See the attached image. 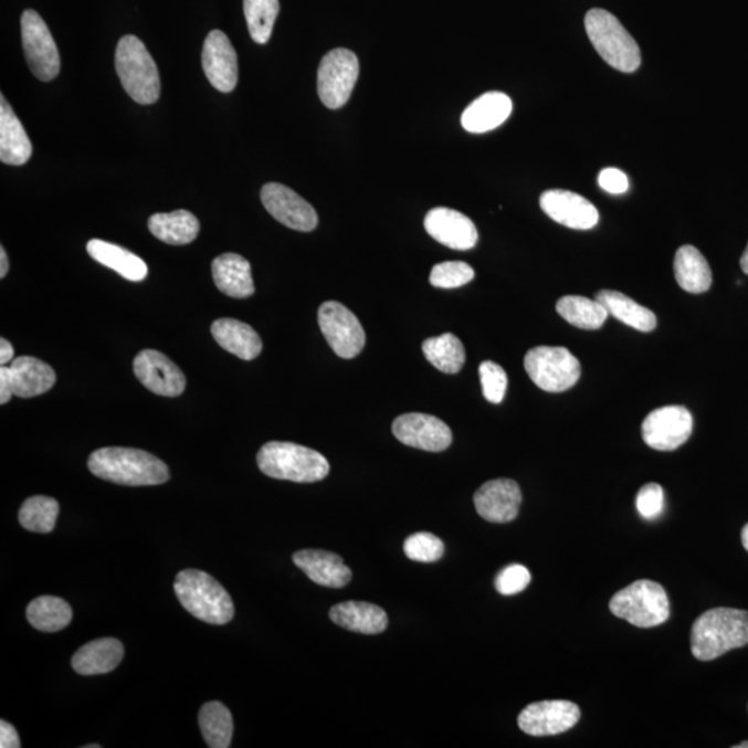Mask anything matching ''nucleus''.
I'll return each mask as SVG.
<instances>
[{
    "label": "nucleus",
    "instance_id": "nucleus-10",
    "mask_svg": "<svg viewBox=\"0 0 748 748\" xmlns=\"http://www.w3.org/2000/svg\"><path fill=\"white\" fill-rule=\"evenodd\" d=\"M21 38L32 74L43 82L53 81L60 73V54L56 42L45 21L35 10H25L21 15Z\"/></svg>",
    "mask_w": 748,
    "mask_h": 748
},
{
    "label": "nucleus",
    "instance_id": "nucleus-35",
    "mask_svg": "<svg viewBox=\"0 0 748 748\" xmlns=\"http://www.w3.org/2000/svg\"><path fill=\"white\" fill-rule=\"evenodd\" d=\"M422 349L425 359L442 373L455 375L462 370L464 362H466L463 344L452 333L428 338L423 343Z\"/></svg>",
    "mask_w": 748,
    "mask_h": 748
},
{
    "label": "nucleus",
    "instance_id": "nucleus-22",
    "mask_svg": "<svg viewBox=\"0 0 748 748\" xmlns=\"http://www.w3.org/2000/svg\"><path fill=\"white\" fill-rule=\"evenodd\" d=\"M513 103L509 96L502 92H487L474 101L462 114V125L467 133L485 134L510 117Z\"/></svg>",
    "mask_w": 748,
    "mask_h": 748
},
{
    "label": "nucleus",
    "instance_id": "nucleus-48",
    "mask_svg": "<svg viewBox=\"0 0 748 748\" xmlns=\"http://www.w3.org/2000/svg\"><path fill=\"white\" fill-rule=\"evenodd\" d=\"M9 272V259L7 251L4 249H0V277L4 278L7 277Z\"/></svg>",
    "mask_w": 748,
    "mask_h": 748
},
{
    "label": "nucleus",
    "instance_id": "nucleus-49",
    "mask_svg": "<svg viewBox=\"0 0 748 748\" xmlns=\"http://www.w3.org/2000/svg\"><path fill=\"white\" fill-rule=\"evenodd\" d=\"M740 267H741V271L745 272L746 275H748V244H747V247L745 250V253H742V255H741Z\"/></svg>",
    "mask_w": 748,
    "mask_h": 748
},
{
    "label": "nucleus",
    "instance_id": "nucleus-32",
    "mask_svg": "<svg viewBox=\"0 0 748 748\" xmlns=\"http://www.w3.org/2000/svg\"><path fill=\"white\" fill-rule=\"evenodd\" d=\"M149 229L152 236L172 245H185L194 242L200 232V222L192 212L178 210L169 214L150 217Z\"/></svg>",
    "mask_w": 748,
    "mask_h": 748
},
{
    "label": "nucleus",
    "instance_id": "nucleus-12",
    "mask_svg": "<svg viewBox=\"0 0 748 748\" xmlns=\"http://www.w3.org/2000/svg\"><path fill=\"white\" fill-rule=\"evenodd\" d=\"M692 431V413L685 407L659 408L642 424L644 442L653 450L662 452L678 450L691 439Z\"/></svg>",
    "mask_w": 748,
    "mask_h": 748
},
{
    "label": "nucleus",
    "instance_id": "nucleus-24",
    "mask_svg": "<svg viewBox=\"0 0 748 748\" xmlns=\"http://www.w3.org/2000/svg\"><path fill=\"white\" fill-rule=\"evenodd\" d=\"M123 643L113 638L96 639L74 654L71 664L76 674L91 676L112 673L123 662Z\"/></svg>",
    "mask_w": 748,
    "mask_h": 748
},
{
    "label": "nucleus",
    "instance_id": "nucleus-11",
    "mask_svg": "<svg viewBox=\"0 0 748 748\" xmlns=\"http://www.w3.org/2000/svg\"><path fill=\"white\" fill-rule=\"evenodd\" d=\"M318 320L326 341L338 357L351 359L362 352L366 343L364 327L357 316L343 304H322Z\"/></svg>",
    "mask_w": 748,
    "mask_h": 748
},
{
    "label": "nucleus",
    "instance_id": "nucleus-36",
    "mask_svg": "<svg viewBox=\"0 0 748 748\" xmlns=\"http://www.w3.org/2000/svg\"><path fill=\"white\" fill-rule=\"evenodd\" d=\"M199 724L207 746L211 748L231 747L233 718L231 712L220 702H210L200 709Z\"/></svg>",
    "mask_w": 748,
    "mask_h": 748
},
{
    "label": "nucleus",
    "instance_id": "nucleus-29",
    "mask_svg": "<svg viewBox=\"0 0 748 748\" xmlns=\"http://www.w3.org/2000/svg\"><path fill=\"white\" fill-rule=\"evenodd\" d=\"M86 251L93 260L110 267L127 281H145L147 273H149L146 262L138 255L130 253L127 249L119 247L117 244L105 242V240L92 239L86 244Z\"/></svg>",
    "mask_w": 748,
    "mask_h": 748
},
{
    "label": "nucleus",
    "instance_id": "nucleus-9",
    "mask_svg": "<svg viewBox=\"0 0 748 748\" xmlns=\"http://www.w3.org/2000/svg\"><path fill=\"white\" fill-rule=\"evenodd\" d=\"M359 76L357 54L348 49H333L322 59L318 70V93L327 108L336 110L349 101Z\"/></svg>",
    "mask_w": 748,
    "mask_h": 748
},
{
    "label": "nucleus",
    "instance_id": "nucleus-4",
    "mask_svg": "<svg viewBox=\"0 0 748 748\" xmlns=\"http://www.w3.org/2000/svg\"><path fill=\"white\" fill-rule=\"evenodd\" d=\"M256 463L265 476L294 483L320 482L330 473V464L322 453L293 442H267L256 455Z\"/></svg>",
    "mask_w": 748,
    "mask_h": 748
},
{
    "label": "nucleus",
    "instance_id": "nucleus-45",
    "mask_svg": "<svg viewBox=\"0 0 748 748\" xmlns=\"http://www.w3.org/2000/svg\"><path fill=\"white\" fill-rule=\"evenodd\" d=\"M0 747L2 748H20V737L12 724L7 720H0Z\"/></svg>",
    "mask_w": 748,
    "mask_h": 748
},
{
    "label": "nucleus",
    "instance_id": "nucleus-44",
    "mask_svg": "<svg viewBox=\"0 0 748 748\" xmlns=\"http://www.w3.org/2000/svg\"><path fill=\"white\" fill-rule=\"evenodd\" d=\"M600 188L610 194H624L630 189V179L620 169L604 168L599 173Z\"/></svg>",
    "mask_w": 748,
    "mask_h": 748
},
{
    "label": "nucleus",
    "instance_id": "nucleus-39",
    "mask_svg": "<svg viewBox=\"0 0 748 748\" xmlns=\"http://www.w3.org/2000/svg\"><path fill=\"white\" fill-rule=\"evenodd\" d=\"M403 551L408 559L418 563H435L445 554L444 542L430 533H417L411 535L403 544Z\"/></svg>",
    "mask_w": 748,
    "mask_h": 748
},
{
    "label": "nucleus",
    "instance_id": "nucleus-43",
    "mask_svg": "<svg viewBox=\"0 0 748 748\" xmlns=\"http://www.w3.org/2000/svg\"><path fill=\"white\" fill-rule=\"evenodd\" d=\"M639 515L646 520H656L664 510V489L662 485L650 483L643 485L636 496Z\"/></svg>",
    "mask_w": 748,
    "mask_h": 748
},
{
    "label": "nucleus",
    "instance_id": "nucleus-23",
    "mask_svg": "<svg viewBox=\"0 0 748 748\" xmlns=\"http://www.w3.org/2000/svg\"><path fill=\"white\" fill-rule=\"evenodd\" d=\"M13 394L20 398H34L45 394L56 383V371L42 360L32 357H19L8 366Z\"/></svg>",
    "mask_w": 748,
    "mask_h": 748
},
{
    "label": "nucleus",
    "instance_id": "nucleus-25",
    "mask_svg": "<svg viewBox=\"0 0 748 748\" xmlns=\"http://www.w3.org/2000/svg\"><path fill=\"white\" fill-rule=\"evenodd\" d=\"M212 277L220 292L232 298H249L255 292L251 265L244 256L226 253L212 262Z\"/></svg>",
    "mask_w": 748,
    "mask_h": 748
},
{
    "label": "nucleus",
    "instance_id": "nucleus-33",
    "mask_svg": "<svg viewBox=\"0 0 748 748\" xmlns=\"http://www.w3.org/2000/svg\"><path fill=\"white\" fill-rule=\"evenodd\" d=\"M556 310L561 318L582 330H598L609 318L602 303L582 296L561 297Z\"/></svg>",
    "mask_w": 748,
    "mask_h": 748
},
{
    "label": "nucleus",
    "instance_id": "nucleus-38",
    "mask_svg": "<svg viewBox=\"0 0 748 748\" xmlns=\"http://www.w3.org/2000/svg\"><path fill=\"white\" fill-rule=\"evenodd\" d=\"M244 15L254 42L264 45L271 40L281 4L278 0H244Z\"/></svg>",
    "mask_w": 748,
    "mask_h": 748
},
{
    "label": "nucleus",
    "instance_id": "nucleus-2",
    "mask_svg": "<svg viewBox=\"0 0 748 748\" xmlns=\"http://www.w3.org/2000/svg\"><path fill=\"white\" fill-rule=\"evenodd\" d=\"M748 644V613L745 610L717 608L706 611L693 624L691 647L700 662H713L730 650Z\"/></svg>",
    "mask_w": 748,
    "mask_h": 748
},
{
    "label": "nucleus",
    "instance_id": "nucleus-6",
    "mask_svg": "<svg viewBox=\"0 0 748 748\" xmlns=\"http://www.w3.org/2000/svg\"><path fill=\"white\" fill-rule=\"evenodd\" d=\"M116 70L125 92L139 105H152L160 97L158 69L145 43L134 35L123 36L116 51Z\"/></svg>",
    "mask_w": 748,
    "mask_h": 748
},
{
    "label": "nucleus",
    "instance_id": "nucleus-7",
    "mask_svg": "<svg viewBox=\"0 0 748 748\" xmlns=\"http://www.w3.org/2000/svg\"><path fill=\"white\" fill-rule=\"evenodd\" d=\"M610 610L638 628H653L670 619V600L660 583L641 580L615 593Z\"/></svg>",
    "mask_w": 748,
    "mask_h": 748
},
{
    "label": "nucleus",
    "instance_id": "nucleus-51",
    "mask_svg": "<svg viewBox=\"0 0 748 748\" xmlns=\"http://www.w3.org/2000/svg\"><path fill=\"white\" fill-rule=\"evenodd\" d=\"M735 748H748V741H742L740 745L735 746Z\"/></svg>",
    "mask_w": 748,
    "mask_h": 748
},
{
    "label": "nucleus",
    "instance_id": "nucleus-21",
    "mask_svg": "<svg viewBox=\"0 0 748 748\" xmlns=\"http://www.w3.org/2000/svg\"><path fill=\"white\" fill-rule=\"evenodd\" d=\"M294 565L310 581L326 588H344L352 580V571L340 556L326 550H299L293 555Z\"/></svg>",
    "mask_w": 748,
    "mask_h": 748
},
{
    "label": "nucleus",
    "instance_id": "nucleus-37",
    "mask_svg": "<svg viewBox=\"0 0 748 748\" xmlns=\"http://www.w3.org/2000/svg\"><path fill=\"white\" fill-rule=\"evenodd\" d=\"M59 502L49 496H32L24 502L19 513L21 526L31 533L49 534L56 526Z\"/></svg>",
    "mask_w": 748,
    "mask_h": 748
},
{
    "label": "nucleus",
    "instance_id": "nucleus-13",
    "mask_svg": "<svg viewBox=\"0 0 748 748\" xmlns=\"http://www.w3.org/2000/svg\"><path fill=\"white\" fill-rule=\"evenodd\" d=\"M261 200L276 221L294 231L313 232L318 226L314 207L285 185L266 183L261 190Z\"/></svg>",
    "mask_w": 748,
    "mask_h": 748
},
{
    "label": "nucleus",
    "instance_id": "nucleus-41",
    "mask_svg": "<svg viewBox=\"0 0 748 748\" xmlns=\"http://www.w3.org/2000/svg\"><path fill=\"white\" fill-rule=\"evenodd\" d=\"M478 371L485 400L491 403L504 401L507 390V375L504 368L491 360H485L480 365Z\"/></svg>",
    "mask_w": 748,
    "mask_h": 748
},
{
    "label": "nucleus",
    "instance_id": "nucleus-28",
    "mask_svg": "<svg viewBox=\"0 0 748 748\" xmlns=\"http://www.w3.org/2000/svg\"><path fill=\"white\" fill-rule=\"evenodd\" d=\"M212 337L225 349L243 360H253L262 351V340L253 327L238 319H217L211 326Z\"/></svg>",
    "mask_w": 748,
    "mask_h": 748
},
{
    "label": "nucleus",
    "instance_id": "nucleus-8",
    "mask_svg": "<svg viewBox=\"0 0 748 748\" xmlns=\"http://www.w3.org/2000/svg\"><path fill=\"white\" fill-rule=\"evenodd\" d=\"M529 379L546 392L570 390L581 378V365L565 347H537L524 358Z\"/></svg>",
    "mask_w": 748,
    "mask_h": 748
},
{
    "label": "nucleus",
    "instance_id": "nucleus-15",
    "mask_svg": "<svg viewBox=\"0 0 748 748\" xmlns=\"http://www.w3.org/2000/svg\"><path fill=\"white\" fill-rule=\"evenodd\" d=\"M392 434L403 445L428 452H442L452 444L451 429L431 414H401L392 423Z\"/></svg>",
    "mask_w": 748,
    "mask_h": 748
},
{
    "label": "nucleus",
    "instance_id": "nucleus-26",
    "mask_svg": "<svg viewBox=\"0 0 748 748\" xmlns=\"http://www.w3.org/2000/svg\"><path fill=\"white\" fill-rule=\"evenodd\" d=\"M32 155V145L23 124L4 96L0 97V161L8 166H24Z\"/></svg>",
    "mask_w": 748,
    "mask_h": 748
},
{
    "label": "nucleus",
    "instance_id": "nucleus-17",
    "mask_svg": "<svg viewBox=\"0 0 748 748\" xmlns=\"http://www.w3.org/2000/svg\"><path fill=\"white\" fill-rule=\"evenodd\" d=\"M540 209L560 225L589 231L599 223V211L591 201L569 190H546L539 199Z\"/></svg>",
    "mask_w": 748,
    "mask_h": 748
},
{
    "label": "nucleus",
    "instance_id": "nucleus-31",
    "mask_svg": "<svg viewBox=\"0 0 748 748\" xmlns=\"http://www.w3.org/2000/svg\"><path fill=\"white\" fill-rule=\"evenodd\" d=\"M597 299L602 303L605 310L613 318L619 319L622 324L632 327L639 331H653L657 326L656 315L643 305L633 302L631 297L625 294L613 291H602L597 294Z\"/></svg>",
    "mask_w": 748,
    "mask_h": 748
},
{
    "label": "nucleus",
    "instance_id": "nucleus-40",
    "mask_svg": "<svg viewBox=\"0 0 748 748\" xmlns=\"http://www.w3.org/2000/svg\"><path fill=\"white\" fill-rule=\"evenodd\" d=\"M476 276L473 267L462 261L436 264L430 273V283L439 288H457L471 283Z\"/></svg>",
    "mask_w": 748,
    "mask_h": 748
},
{
    "label": "nucleus",
    "instance_id": "nucleus-27",
    "mask_svg": "<svg viewBox=\"0 0 748 748\" xmlns=\"http://www.w3.org/2000/svg\"><path fill=\"white\" fill-rule=\"evenodd\" d=\"M330 619L344 630L378 635L389 626V617L379 605L366 602H344L333 605Z\"/></svg>",
    "mask_w": 748,
    "mask_h": 748
},
{
    "label": "nucleus",
    "instance_id": "nucleus-1",
    "mask_svg": "<svg viewBox=\"0 0 748 748\" xmlns=\"http://www.w3.org/2000/svg\"><path fill=\"white\" fill-rule=\"evenodd\" d=\"M87 467L96 477L128 487L160 485L169 480L166 463L149 452L134 447H102L92 453Z\"/></svg>",
    "mask_w": 748,
    "mask_h": 748
},
{
    "label": "nucleus",
    "instance_id": "nucleus-50",
    "mask_svg": "<svg viewBox=\"0 0 748 748\" xmlns=\"http://www.w3.org/2000/svg\"><path fill=\"white\" fill-rule=\"evenodd\" d=\"M741 542L742 546H745V549L748 551V524H746L745 528H742Z\"/></svg>",
    "mask_w": 748,
    "mask_h": 748
},
{
    "label": "nucleus",
    "instance_id": "nucleus-14",
    "mask_svg": "<svg viewBox=\"0 0 748 748\" xmlns=\"http://www.w3.org/2000/svg\"><path fill=\"white\" fill-rule=\"evenodd\" d=\"M581 718L580 707L567 700L529 704L518 715V726L529 736H554L575 728Z\"/></svg>",
    "mask_w": 748,
    "mask_h": 748
},
{
    "label": "nucleus",
    "instance_id": "nucleus-18",
    "mask_svg": "<svg viewBox=\"0 0 748 748\" xmlns=\"http://www.w3.org/2000/svg\"><path fill=\"white\" fill-rule=\"evenodd\" d=\"M203 70L217 91L231 93L238 85V54L231 40L220 30L211 31L206 38Z\"/></svg>",
    "mask_w": 748,
    "mask_h": 748
},
{
    "label": "nucleus",
    "instance_id": "nucleus-5",
    "mask_svg": "<svg viewBox=\"0 0 748 748\" xmlns=\"http://www.w3.org/2000/svg\"><path fill=\"white\" fill-rule=\"evenodd\" d=\"M589 40L611 67L633 73L641 67V49L615 15L603 9H592L586 15Z\"/></svg>",
    "mask_w": 748,
    "mask_h": 748
},
{
    "label": "nucleus",
    "instance_id": "nucleus-46",
    "mask_svg": "<svg viewBox=\"0 0 748 748\" xmlns=\"http://www.w3.org/2000/svg\"><path fill=\"white\" fill-rule=\"evenodd\" d=\"M13 396L12 384H10L8 375V366H2V368H0V403L4 405V403L12 400Z\"/></svg>",
    "mask_w": 748,
    "mask_h": 748
},
{
    "label": "nucleus",
    "instance_id": "nucleus-30",
    "mask_svg": "<svg viewBox=\"0 0 748 748\" xmlns=\"http://www.w3.org/2000/svg\"><path fill=\"white\" fill-rule=\"evenodd\" d=\"M676 282L692 294H702L713 285V273L704 255L693 245H682L674 260Z\"/></svg>",
    "mask_w": 748,
    "mask_h": 748
},
{
    "label": "nucleus",
    "instance_id": "nucleus-20",
    "mask_svg": "<svg viewBox=\"0 0 748 748\" xmlns=\"http://www.w3.org/2000/svg\"><path fill=\"white\" fill-rule=\"evenodd\" d=\"M522 499V489L516 482L498 478L478 488L474 495V506L484 520L504 524L518 516Z\"/></svg>",
    "mask_w": 748,
    "mask_h": 748
},
{
    "label": "nucleus",
    "instance_id": "nucleus-42",
    "mask_svg": "<svg viewBox=\"0 0 748 748\" xmlns=\"http://www.w3.org/2000/svg\"><path fill=\"white\" fill-rule=\"evenodd\" d=\"M531 582V572L523 565L505 567L496 577L495 588L504 597H513L524 591Z\"/></svg>",
    "mask_w": 748,
    "mask_h": 748
},
{
    "label": "nucleus",
    "instance_id": "nucleus-52",
    "mask_svg": "<svg viewBox=\"0 0 748 748\" xmlns=\"http://www.w3.org/2000/svg\"><path fill=\"white\" fill-rule=\"evenodd\" d=\"M85 748H101V746L99 745H89V746H85Z\"/></svg>",
    "mask_w": 748,
    "mask_h": 748
},
{
    "label": "nucleus",
    "instance_id": "nucleus-47",
    "mask_svg": "<svg viewBox=\"0 0 748 748\" xmlns=\"http://www.w3.org/2000/svg\"><path fill=\"white\" fill-rule=\"evenodd\" d=\"M14 357V348L8 340H0V365L8 366Z\"/></svg>",
    "mask_w": 748,
    "mask_h": 748
},
{
    "label": "nucleus",
    "instance_id": "nucleus-16",
    "mask_svg": "<svg viewBox=\"0 0 748 748\" xmlns=\"http://www.w3.org/2000/svg\"><path fill=\"white\" fill-rule=\"evenodd\" d=\"M136 378L147 390L161 397H179L186 389L183 371L156 349H144L134 360Z\"/></svg>",
    "mask_w": 748,
    "mask_h": 748
},
{
    "label": "nucleus",
    "instance_id": "nucleus-19",
    "mask_svg": "<svg viewBox=\"0 0 748 748\" xmlns=\"http://www.w3.org/2000/svg\"><path fill=\"white\" fill-rule=\"evenodd\" d=\"M424 228L431 238L452 250H472L478 242L477 228L471 218L445 207L429 211Z\"/></svg>",
    "mask_w": 748,
    "mask_h": 748
},
{
    "label": "nucleus",
    "instance_id": "nucleus-34",
    "mask_svg": "<svg viewBox=\"0 0 748 748\" xmlns=\"http://www.w3.org/2000/svg\"><path fill=\"white\" fill-rule=\"evenodd\" d=\"M27 619L38 631L59 632L70 625L73 609L63 599L41 597L32 600L27 608Z\"/></svg>",
    "mask_w": 748,
    "mask_h": 748
},
{
    "label": "nucleus",
    "instance_id": "nucleus-3",
    "mask_svg": "<svg viewBox=\"0 0 748 748\" xmlns=\"http://www.w3.org/2000/svg\"><path fill=\"white\" fill-rule=\"evenodd\" d=\"M173 591L180 604L196 619L212 625H225L234 617L231 594L214 577L200 570H183L177 576Z\"/></svg>",
    "mask_w": 748,
    "mask_h": 748
}]
</instances>
